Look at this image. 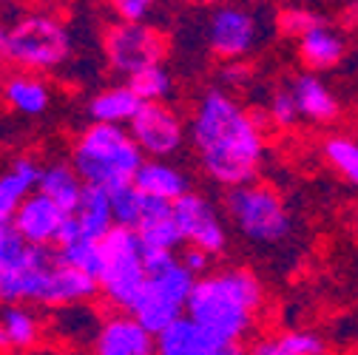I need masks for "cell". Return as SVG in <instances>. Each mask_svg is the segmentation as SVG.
I'll return each instance as SVG.
<instances>
[{
  "label": "cell",
  "instance_id": "f1b7e54d",
  "mask_svg": "<svg viewBox=\"0 0 358 355\" xmlns=\"http://www.w3.org/2000/svg\"><path fill=\"white\" fill-rule=\"evenodd\" d=\"M324 159L344 176L350 185L358 188V140L347 134H336L324 143Z\"/></svg>",
  "mask_w": 358,
  "mask_h": 355
},
{
  "label": "cell",
  "instance_id": "f35d334b",
  "mask_svg": "<svg viewBox=\"0 0 358 355\" xmlns=\"http://www.w3.org/2000/svg\"><path fill=\"white\" fill-rule=\"evenodd\" d=\"M245 80H248V66H228V68H225V82L239 85V82H245Z\"/></svg>",
  "mask_w": 358,
  "mask_h": 355
},
{
  "label": "cell",
  "instance_id": "277c9868",
  "mask_svg": "<svg viewBox=\"0 0 358 355\" xmlns=\"http://www.w3.org/2000/svg\"><path fill=\"white\" fill-rule=\"evenodd\" d=\"M71 34L52 15H17L12 23L0 20V60L29 68L49 71L69 60Z\"/></svg>",
  "mask_w": 358,
  "mask_h": 355
},
{
  "label": "cell",
  "instance_id": "d6986e66",
  "mask_svg": "<svg viewBox=\"0 0 358 355\" xmlns=\"http://www.w3.org/2000/svg\"><path fill=\"white\" fill-rule=\"evenodd\" d=\"M3 100L15 114L40 117L52 106V88L46 80L31 71H15L3 82Z\"/></svg>",
  "mask_w": 358,
  "mask_h": 355
},
{
  "label": "cell",
  "instance_id": "8992f818",
  "mask_svg": "<svg viewBox=\"0 0 358 355\" xmlns=\"http://www.w3.org/2000/svg\"><path fill=\"white\" fill-rule=\"evenodd\" d=\"M100 245L106 253V273L97 282L100 296L106 298L108 307H114V313H131L134 301L140 298V293L148 282L140 236H137V231L114 225Z\"/></svg>",
  "mask_w": 358,
  "mask_h": 355
},
{
  "label": "cell",
  "instance_id": "e575fe53",
  "mask_svg": "<svg viewBox=\"0 0 358 355\" xmlns=\"http://www.w3.org/2000/svg\"><path fill=\"white\" fill-rule=\"evenodd\" d=\"M179 256V264L191 273V276H196V279H202V276H208L210 273V264H213V256H208L205 250H199V247H191V245H185L182 250L176 253Z\"/></svg>",
  "mask_w": 358,
  "mask_h": 355
},
{
  "label": "cell",
  "instance_id": "2e32d148",
  "mask_svg": "<svg viewBox=\"0 0 358 355\" xmlns=\"http://www.w3.org/2000/svg\"><path fill=\"white\" fill-rule=\"evenodd\" d=\"M137 236H140L143 250L179 253V247H185V239H182V233H179L176 219H173V202L145 196L143 225L137 228Z\"/></svg>",
  "mask_w": 358,
  "mask_h": 355
},
{
  "label": "cell",
  "instance_id": "83f0119b",
  "mask_svg": "<svg viewBox=\"0 0 358 355\" xmlns=\"http://www.w3.org/2000/svg\"><path fill=\"white\" fill-rule=\"evenodd\" d=\"M111 196V216H114V225L117 228H128V231H137L143 225V210H145V196L137 191V185H122L108 191Z\"/></svg>",
  "mask_w": 358,
  "mask_h": 355
},
{
  "label": "cell",
  "instance_id": "7402d4cb",
  "mask_svg": "<svg viewBox=\"0 0 358 355\" xmlns=\"http://www.w3.org/2000/svg\"><path fill=\"white\" fill-rule=\"evenodd\" d=\"M74 219L80 225L83 239L88 242H103L108 236V231L114 228V216H111V196L106 188L97 185H85L80 205L74 210Z\"/></svg>",
  "mask_w": 358,
  "mask_h": 355
},
{
  "label": "cell",
  "instance_id": "6da1fadb",
  "mask_svg": "<svg viewBox=\"0 0 358 355\" xmlns=\"http://www.w3.org/2000/svg\"><path fill=\"white\" fill-rule=\"evenodd\" d=\"M188 137L205 173L222 188L231 191L256 180L264 157V140L250 119V111H245L231 94L219 88L205 92L191 117Z\"/></svg>",
  "mask_w": 358,
  "mask_h": 355
},
{
  "label": "cell",
  "instance_id": "ee69618b",
  "mask_svg": "<svg viewBox=\"0 0 358 355\" xmlns=\"http://www.w3.org/2000/svg\"><path fill=\"white\" fill-rule=\"evenodd\" d=\"M199 3H213V0H199Z\"/></svg>",
  "mask_w": 358,
  "mask_h": 355
},
{
  "label": "cell",
  "instance_id": "3957f363",
  "mask_svg": "<svg viewBox=\"0 0 358 355\" xmlns=\"http://www.w3.org/2000/svg\"><path fill=\"white\" fill-rule=\"evenodd\" d=\"M143 162V151L122 125L92 122L71 148V168L77 171L80 180L85 185H97L106 191L131 185Z\"/></svg>",
  "mask_w": 358,
  "mask_h": 355
},
{
  "label": "cell",
  "instance_id": "9a60e30c",
  "mask_svg": "<svg viewBox=\"0 0 358 355\" xmlns=\"http://www.w3.org/2000/svg\"><path fill=\"white\" fill-rule=\"evenodd\" d=\"M94 296H100V284L85 276V273H77L66 264H55V268L43 276L40 282V293H37V301L40 307H52V310H63V307H74V304H85L92 301Z\"/></svg>",
  "mask_w": 358,
  "mask_h": 355
},
{
  "label": "cell",
  "instance_id": "4fadbf2b",
  "mask_svg": "<svg viewBox=\"0 0 358 355\" xmlns=\"http://www.w3.org/2000/svg\"><path fill=\"white\" fill-rule=\"evenodd\" d=\"M94 355H154V335L131 313H111L92 341Z\"/></svg>",
  "mask_w": 358,
  "mask_h": 355
},
{
  "label": "cell",
  "instance_id": "d4e9b609",
  "mask_svg": "<svg viewBox=\"0 0 358 355\" xmlns=\"http://www.w3.org/2000/svg\"><path fill=\"white\" fill-rule=\"evenodd\" d=\"M299 57L307 68L322 71V68H333L341 57H344V40L341 34H336L327 26L313 29L310 34H304L299 40Z\"/></svg>",
  "mask_w": 358,
  "mask_h": 355
},
{
  "label": "cell",
  "instance_id": "603a6c76",
  "mask_svg": "<svg viewBox=\"0 0 358 355\" xmlns=\"http://www.w3.org/2000/svg\"><path fill=\"white\" fill-rule=\"evenodd\" d=\"M83 188H85V182L77 176V171L69 162H57V165L43 168L37 194L46 196L49 202H55L66 216H71L77 210V205H80Z\"/></svg>",
  "mask_w": 358,
  "mask_h": 355
},
{
  "label": "cell",
  "instance_id": "52a82bcc",
  "mask_svg": "<svg viewBox=\"0 0 358 355\" xmlns=\"http://www.w3.org/2000/svg\"><path fill=\"white\" fill-rule=\"evenodd\" d=\"M194 284H196V276H191L182 264H179V256H176V264H171L165 273L148 276L140 298L131 307V316L151 335H159L168 324L185 316Z\"/></svg>",
  "mask_w": 358,
  "mask_h": 355
},
{
  "label": "cell",
  "instance_id": "60d3db41",
  "mask_svg": "<svg viewBox=\"0 0 358 355\" xmlns=\"http://www.w3.org/2000/svg\"><path fill=\"white\" fill-rule=\"evenodd\" d=\"M0 352H12V344H9V335H6L3 324H0Z\"/></svg>",
  "mask_w": 358,
  "mask_h": 355
},
{
  "label": "cell",
  "instance_id": "ac0fdd59",
  "mask_svg": "<svg viewBox=\"0 0 358 355\" xmlns=\"http://www.w3.org/2000/svg\"><path fill=\"white\" fill-rule=\"evenodd\" d=\"M219 347L222 344L188 316L176 319L159 335H154V355H216Z\"/></svg>",
  "mask_w": 358,
  "mask_h": 355
},
{
  "label": "cell",
  "instance_id": "44dd1931",
  "mask_svg": "<svg viewBox=\"0 0 358 355\" xmlns=\"http://www.w3.org/2000/svg\"><path fill=\"white\" fill-rule=\"evenodd\" d=\"M290 92H293L299 117H304L310 122H330L338 117V100L313 71L299 74L290 85Z\"/></svg>",
  "mask_w": 358,
  "mask_h": 355
},
{
  "label": "cell",
  "instance_id": "8fae6325",
  "mask_svg": "<svg viewBox=\"0 0 358 355\" xmlns=\"http://www.w3.org/2000/svg\"><path fill=\"white\" fill-rule=\"evenodd\" d=\"M259 40V20L242 6H219L208 23L210 52L222 60H242Z\"/></svg>",
  "mask_w": 358,
  "mask_h": 355
},
{
  "label": "cell",
  "instance_id": "cb8c5ba5",
  "mask_svg": "<svg viewBox=\"0 0 358 355\" xmlns=\"http://www.w3.org/2000/svg\"><path fill=\"white\" fill-rule=\"evenodd\" d=\"M140 97L131 92L128 85H111L88 103V117L100 125H128L134 114L140 111Z\"/></svg>",
  "mask_w": 358,
  "mask_h": 355
},
{
  "label": "cell",
  "instance_id": "d590c367",
  "mask_svg": "<svg viewBox=\"0 0 358 355\" xmlns=\"http://www.w3.org/2000/svg\"><path fill=\"white\" fill-rule=\"evenodd\" d=\"M151 6H145L143 0H114V12L120 15L122 23H143Z\"/></svg>",
  "mask_w": 358,
  "mask_h": 355
},
{
  "label": "cell",
  "instance_id": "836d02e7",
  "mask_svg": "<svg viewBox=\"0 0 358 355\" xmlns=\"http://www.w3.org/2000/svg\"><path fill=\"white\" fill-rule=\"evenodd\" d=\"M26 250V242L20 239V233L12 228V222L0 225V279L20 259V253Z\"/></svg>",
  "mask_w": 358,
  "mask_h": 355
},
{
  "label": "cell",
  "instance_id": "9c48e42d",
  "mask_svg": "<svg viewBox=\"0 0 358 355\" xmlns=\"http://www.w3.org/2000/svg\"><path fill=\"white\" fill-rule=\"evenodd\" d=\"M128 134L145 159L173 157L185 143V125L179 114L165 103H143L128 122Z\"/></svg>",
  "mask_w": 358,
  "mask_h": 355
},
{
  "label": "cell",
  "instance_id": "7a4b0ae2",
  "mask_svg": "<svg viewBox=\"0 0 358 355\" xmlns=\"http://www.w3.org/2000/svg\"><path fill=\"white\" fill-rule=\"evenodd\" d=\"M262 304V282L248 268H228L196 279L185 316L219 344H245Z\"/></svg>",
  "mask_w": 358,
  "mask_h": 355
},
{
  "label": "cell",
  "instance_id": "e0dca14e",
  "mask_svg": "<svg viewBox=\"0 0 358 355\" xmlns=\"http://www.w3.org/2000/svg\"><path fill=\"white\" fill-rule=\"evenodd\" d=\"M40 176L43 165L31 157H17L6 171H0V216L12 222L17 208L37 191Z\"/></svg>",
  "mask_w": 358,
  "mask_h": 355
},
{
  "label": "cell",
  "instance_id": "5b68a950",
  "mask_svg": "<svg viewBox=\"0 0 358 355\" xmlns=\"http://www.w3.org/2000/svg\"><path fill=\"white\" fill-rule=\"evenodd\" d=\"M225 210L234 228L256 245H279L293 233V219L282 196L259 182L231 188L225 194Z\"/></svg>",
  "mask_w": 358,
  "mask_h": 355
},
{
  "label": "cell",
  "instance_id": "7bdbcfd3",
  "mask_svg": "<svg viewBox=\"0 0 358 355\" xmlns=\"http://www.w3.org/2000/svg\"><path fill=\"white\" fill-rule=\"evenodd\" d=\"M6 222H9V219H3V216H0V225H6Z\"/></svg>",
  "mask_w": 358,
  "mask_h": 355
},
{
  "label": "cell",
  "instance_id": "1f68e13d",
  "mask_svg": "<svg viewBox=\"0 0 358 355\" xmlns=\"http://www.w3.org/2000/svg\"><path fill=\"white\" fill-rule=\"evenodd\" d=\"M279 341L290 355H324L327 352V341L313 330H287L279 335Z\"/></svg>",
  "mask_w": 358,
  "mask_h": 355
},
{
  "label": "cell",
  "instance_id": "5bb4252c",
  "mask_svg": "<svg viewBox=\"0 0 358 355\" xmlns=\"http://www.w3.org/2000/svg\"><path fill=\"white\" fill-rule=\"evenodd\" d=\"M66 213L49 202L46 196H40L37 191L17 208V213L12 216V228L20 233V239L26 245L34 247H55V239L63 228Z\"/></svg>",
  "mask_w": 358,
  "mask_h": 355
},
{
  "label": "cell",
  "instance_id": "8d00e7d4",
  "mask_svg": "<svg viewBox=\"0 0 358 355\" xmlns=\"http://www.w3.org/2000/svg\"><path fill=\"white\" fill-rule=\"evenodd\" d=\"M248 355H290V352L282 347L279 335H262L248 344Z\"/></svg>",
  "mask_w": 358,
  "mask_h": 355
},
{
  "label": "cell",
  "instance_id": "30bf717a",
  "mask_svg": "<svg viewBox=\"0 0 358 355\" xmlns=\"http://www.w3.org/2000/svg\"><path fill=\"white\" fill-rule=\"evenodd\" d=\"M173 219L185 245L205 250L208 256H222L228 247V231L213 208V202L196 191H188L173 202Z\"/></svg>",
  "mask_w": 358,
  "mask_h": 355
},
{
  "label": "cell",
  "instance_id": "ab89813d",
  "mask_svg": "<svg viewBox=\"0 0 358 355\" xmlns=\"http://www.w3.org/2000/svg\"><path fill=\"white\" fill-rule=\"evenodd\" d=\"M216 355H248V347L245 344H222Z\"/></svg>",
  "mask_w": 358,
  "mask_h": 355
},
{
  "label": "cell",
  "instance_id": "ffe728a7",
  "mask_svg": "<svg viewBox=\"0 0 358 355\" xmlns=\"http://www.w3.org/2000/svg\"><path fill=\"white\" fill-rule=\"evenodd\" d=\"M134 185L143 196H151V199H165V202H176L179 196H185L191 191V182L188 176L162 162V159H145L134 176Z\"/></svg>",
  "mask_w": 358,
  "mask_h": 355
},
{
  "label": "cell",
  "instance_id": "4dcf8cb0",
  "mask_svg": "<svg viewBox=\"0 0 358 355\" xmlns=\"http://www.w3.org/2000/svg\"><path fill=\"white\" fill-rule=\"evenodd\" d=\"M276 26L285 37H296L301 40L304 34H310L313 29L324 26V17L310 12V9H301V6H290V9H282L279 17H276Z\"/></svg>",
  "mask_w": 358,
  "mask_h": 355
},
{
  "label": "cell",
  "instance_id": "f546056e",
  "mask_svg": "<svg viewBox=\"0 0 358 355\" xmlns=\"http://www.w3.org/2000/svg\"><path fill=\"white\" fill-rule=\"evenodd\" d=\"M125 85L140 97V103H165V97L171 94V74L162 66H154L128 77Z\"/></svg>",
  "mask_w": 358,
  "mask_h": 355
},
{
  "label": "cell",
  "instance_id": "b9f144b4",
  "mask_svg": "<svg viewBox=\"0 0 358 355\" xmlns=\"http://www.w3.org/2000/svg\"><path fill=\"white\" fill-rule=\"evenodd\" d=\"M143 3H145V6H154V3H157V0H143Z\"/></svg>",
  "mask_w": 358,
  "mask_h": 355
},
{
  "label": "cell",
  "instance_id": "4316f807",
  "mask_svg": "<svg viewBox=\"0 0 358 355\" xmlns=\"http://www.w3.org/2000/svg\"><path fill=\"white\" fill-rule=\"evenodd\" d=\"M0 324H3L12 349H29L40 338V321L26 304H3L0 310Z\"/></svg>",
  "mask_w": 358,
  "mask_h": 355
},
{
  "label": "cell",
  "instance_id": "7c38bea8",
  "mask_svg": "<svg viewBox=\"0 0 358 355\" xmlns=\"http://www.w3.org/2000/svg\"><path fill=\"white\" fill-rule=\"evenodd\" d=\"M57 264L55 247L26 245L20 259L0 279V301L3 304H34L40 293V282Z\"/></svg>",
  "mask_w": 358,
  "mask_h": 355
},
{
  "label": "cell",
  "instance_id": "ba28073f",
  "mask_svg": "<svg viewBox=\"0 0 358 355\" xmlns=\"http://www.w3.org/2000/svg\"><path fill=\"white\" fill-rule=\"evenodd\" d=\"M106 57L111 71L134 77L145 68L162 66L165 37L145 23H117L106 31Z\"/></svg>",
  "mask_w": 358,
  "mask_h": 355
},
{
  "label": "cell",
  "instance_id": "484cf974",
  "mask_svg": "<svg viewBox=\"0 0 358 355\" xmlns=\"http://www.w3.org/2000/svg\"><path fill=\"white\" fill-rule=\"evenodd\" d=\"M57 250V261L66 264V268L77 270V273H85L92 276L94 282L103 279L106 273V253H103V245L100 242H88V239H80L74 245H66V247H55Z\"/></svg>",
  "mask_w": 358,
  "mask_h": 355
},
{
  "label": "cell",
  "instance_id": "74e56055",
  "mask_svg": "<svg viewBox=\"0 0 358 355\" xmlns=\"http://www.w3.org/2000/svg\"><path fill=\"white\" fill-rule=\"evenodd\" d=\"M80 239H83V233H80V225H77V219H74V213H71V216L63 219V228H60V233H57V239H55V247H66V245H74V242H80Z\"/></svg>",
  "mask_w": 358,
  "mask_h": 355
},
{
  "label": "cell",
  "instance_id": "d6a6232c",
  "mask_svg": "<svg viewBox=\"0 0 358 355\" xmlns=\"http://www.w3.org/2000/svg\"><path fill=\"white\" fill-rule=\"evenodd\" d=\"M267 119L279 128H293L299 122V108L293 100L290 88H279V92L271 97V106H267Z\"/></svg>",
  "mask_w": 358,
  "mask_h": 355
}]
</instances>
